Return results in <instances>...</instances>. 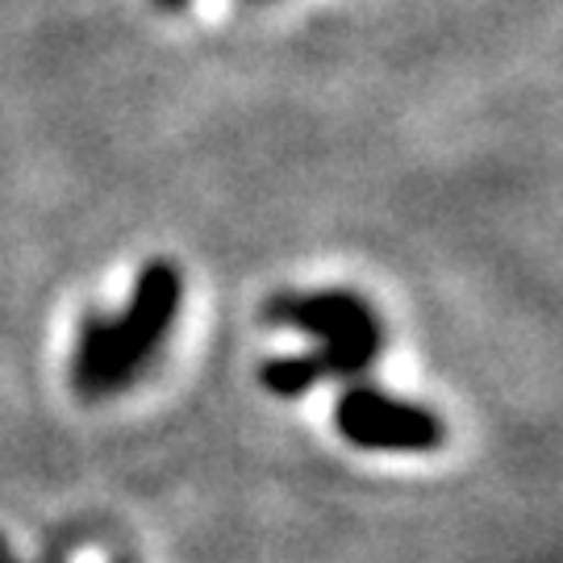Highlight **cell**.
Here are the masks:
<instances>
[{"mask_svg":"<svg viewBox=\"0 0 563 563\" xmlns=\"http://www.w3.org/2000/svg\"><path fill=\"white\" fill-rule=\"evenodd\" d=\"M180 267L172 260L142 263L130 305L118 318H104V313L84 318L80 342H76V367H71L76 393L97 401V397H109L130 380H139V372L172 334V325L180 318Z\"/></svg>","mask_w":563,"mask_h":563,"instance_id":"1","label":"cell"},{"mask_svg":"<svg viewBox=\"0 0 563 563\" xmlns=\"http://www.w3.org/2000/svg\"><path fill=\"white\" fill-rule=\"evenodd\" d=\"M334 426L351 446L363 451H439L446 422L418 401L393 397L384 388H346L334 405Z\"/></svg>","mask_w":563,"mask_h":563,"instance_id":"2","label":"cell"},{"mask_svg":"<svg viewBox=\"0 0 563 563\" xmlns=\"http://www.w3.org/2000/svg\"><path fill=\"white\" fill-rule=\"evenodd\" d=\"M267 318L276 325L305 330L318 342L351 346L363 355H380L384 351V322L376 309L363 301L351 288H313V292H280L267 305Z\"/></svg>","mask_w":563,"mask_h":563,"instance_id":"3","label":"cell"},{"mask_svg":"<svg viewBox=\"0 0 563 563\" xmlns=\"http://www.w3.org/2000/svg\"><path fill=\"white\" fill-rule=\"evenodd\" d=\"M155 4H159V9H167V13H180L188 0H155Z\"/></svg>","mask_w":563,"mask_h":563,"instance_id":"4","label":"cell"}]
</instances>
